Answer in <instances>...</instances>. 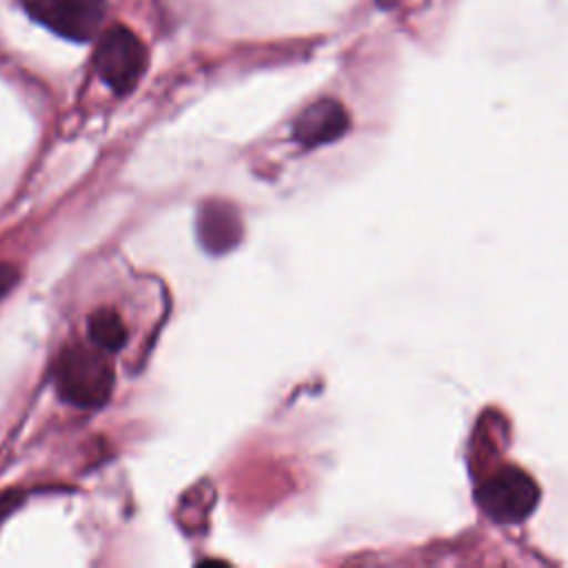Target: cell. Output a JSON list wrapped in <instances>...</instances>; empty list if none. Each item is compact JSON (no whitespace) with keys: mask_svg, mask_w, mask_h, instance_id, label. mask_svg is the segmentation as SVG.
Segmentation results:
<instances>
[{"mask_svg":"<svg viewBox=\"0 0 568 568\" xmlns=\"http://www.w3.org/2000/svg\"><path fill=\"white\" fill-rule=\"evenodd\" d=\"M24 11L53 33L87 42L98 33L106 0H20Z\"/></svg>","mask_w":568,"mask_h":568,"instance_id":"3957f363","label":"cell"},{"mask_svg":"<svg viewBox=\"0 0 568 568\" xmlns=\"http://www.w3.org/2000/svg\"><path fill=\"white\" fill-rule=\"evenodd\" d=\"M55 388L60 397L73 406H102L113 390V368L100 348L69 346L60 353L55 364Z\"/></svg>","mask_w":568,"mask_h":568,"instance_id":"6da1fadb","label":"cell"},{"mask_svg":"<svg viewBox=\"0 0 568 568\" xmlns=\"http://www.w3.org/2000/svg\"><path fill=\"white\" fill-rule=\"evenodd\" d=\"M146 47L124 24H113L100 36L93 64L100 80L115 93H129L146 71Z\"/></svg>","mask_w":568,"mask_h":568,"instance_id":"7a4b0ae2","label":"cell"},{"mask_svg":"<svg viewBox=\"0 0 568 568\" xmlns=\"http://www.w3.org/2000/svg\"><path fill=\"white\" fill-rule=\"evenodd\" d=\"M348 129V113L337 100L322 98L308 104L293 122V138L306 149L326 144Z\"/></svg>","mask_w":568,"mask_h":568,"instance_id":"5b68a950","label":"cell"},{"mask_svg":"<svg viewBox=\"0 0 568 568\" xmlns=\"http://www.w3.org/2000/svg\"><path fill=\"white\" fill-rule=\"evenodd\" d=\"M18 504V497L16 495H2L0 497V521L4 519V515Z\"/></svg>","mask_w":568,"mask_h":568,"instance_id":"9c48e42d","label":"cell"},{"mask_svg":"<svg viewBox=\"0 0 568 568\" xmlns=\"http://www.w3.org/2000/svg\"><path fill=\"white\" fill-rule=\"evenodd\" d=\"M197 240L213 253H229L242 240V217L237 209L224 200H206L197 209Z\"/></svg>","mask_w":568,"mask_h":568,"instance_id":"277c9868","label":"cell"},{"mask_svg":"<svg viewBox=\"0 0 568 568\" xmlns=\"http://www.w3.org/2000/svg\"><path fill=\"white\" fill-rule=\"evenodd\" d=\"M87 331L100 351H118L126 342V326L113 308H100L91 313Z\"/></svg>","mask_w":568,"mask_h":568,"instance_id":"52a82bcc","label":"cell"},{"mask_svg":"<svg viewBox=\"0 0 568 568\" xmlns=\"http://www.w3.org/2000/svg\"><path fill=\"white\" fill-rule=\"evenodd\" d=\"M532 486L528 477L508 473L501 477H495L488 481L481 490V504L488 513H493L499 519H515L519 515H526L532 506Z\"/></svg>","mask_w":568,"mask_h":568,"instance_id":"8992f818","label":"cell"},{"mask_svg":"<svg viewBox=\"0 0 568 568\" xmlns=\"http://www.w3.org/2000/svg\"><path fill=\"white\" fill-rule=\"evenodd\" d=\"M16 282H18V271H16V266L0 262V297H4V295L13 288Z\"/></svg>","mask_w":568,"mask_h":568,"instance_id":"ba28073f","label":"cell"}]
</instances>
